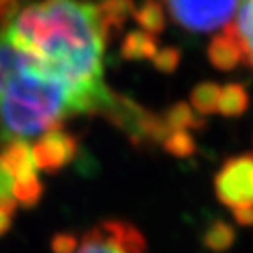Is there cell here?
<instances>
[{"label":"cell","instance_id":"9a60e30c","mask_svg":"<svg viewBox=\"0 0 253 253\" xmlns=\"http://www.w3.org/2000/svg\"><path fill=\"white\" fill-rule=\"evenodd\" d=\"M234 239H236V232L225 221H214L213 225L208 227V230L204 232V245L211 252L216 253L229 250L232 246Z\"/></svg>","mask_w":253,"mask_h":253},{"label":"cell","instance_id":"3957f363","mask_svg":"<svg viewBox=\"0 0 253 253\" xmlns=\"http://www.w3.org/2000/svg\"><path fill=\"white\" fill-rule=\"evenodd\" d=\"M72 253H146V239L132 223L107 220L88 230Z\"/></svg>","mask_w":253,"mask_h":253},{"label":"cell","instance_id":"6da1fadb","mask_svg":"<svg viewBox=\"0 0 253 253\" xmlns=\"http://www.w3.org/2000/svg\"><path fill=\"white\" fill-rule=\"evenodd\" d=\"M132 9V2H0V30L74 88L111 102L116 95L104 83V53Z\"/></svg>","mask_w":253,"mask_h":253},{"label":"cell","instance_id":"8fae6325","mask_svg":"<svg viewBox=\"0 0 253 253\" xmlns=\"http://www.w3.org/2000/svg\"><path fill=\"white\" fill-rule=\"evenodd\" d=\"M164 126L167 132H186L188 128H197V126L204 125V120L195 113L188 104L178 102L174 104L166 115L162 116Z\"/></svg>","mask_w":253,"mask_h":253},{"label":"cell","instance_id":"e0dca14e","mask_svg":"<svg viewBox=\"0 0 253 253\" xmlns=\"http://www.w3.org/2000/svg\"><path fill=\"white\" fill-rule=\"evenodd\" d=\"M164 148L174 157H190L195 151L194 137L188 132H169L167 137L164 139Z\"/></svg>","mask_w":253,"mask_h":253},{"label":"cell","instance_id":"52a82bcc","mask_svg":"<svg viewBox=\"0 0 253 253\" xmlns=\"http://www.w3.org/2000/svg\"><path fill=\"white\" fill-rule=\"evenodd\" d=\"M78 142L71 134L63 130H53L44 134L32 144V157L39 170H58L67 166L76 155Z\"/></svg>","mask_w":253,"mask_h":253},{"label":"cell","instance_id":"5b68a950","mask_svg":"<svg viewBox=\"0 0 253 253\" xmlns=\"http://www.w3.org/2000/svg\"><path fill=\"white\" fill-rule=\"evenodd\" d=\"M239 2H167L166 14L192 32L225 30L232 23Z\"/></svg>","mask_w":253,"mask_h":253},{"label":"cell","instance_id":"7c38bea8","mask_svg":"<svg viewBox=\"0 0 253 253\" xmlns=\"http://www.w3.org/2000/svg\"><path fill=\"white\" fill-rule=\"evenodd\" d=\"M248 107V93L245 86L237 83H229L220 88L216 111L223 116H241Z\"/></svg>","mask_w":253,"mask_h":253},{"label":"cell","instance_id":"ba28073f","mask_svg":"<svg viewBox=\"0 0 253 253\" xmlns=\"http://www.w3.org/2000/svg\"><path fill=\"white\" fill-rule=\"evenodd\" d=\"M208 56L213 67L218 71H232L243 62V51L236 37L229 30H221L218 36L211 39V44L208 47Z\"/></svg>","mask_w":253,"mask_h":253},{"label":"cell","instance_id":"5bb4252c","mask_svg":"<svg viewBox=\"0 0 253 253\" xmlns=\"http://www.w3.org/2000/svg\"><path fill=\"white\" fill-rule=\"evenodd\" d=\"M220 88L216 83H201L190 93V107L199 116L216 113L218 99H220Z\"/></svg>","mask_w":253,"mask_h":253},{"label":"cell","instance_id":"ac0fdd59","mask_svg":"<svg viewBox=\"0 0 253 253\" xmlns=\"http://www.w3.org/2000/svg\"><path fill=\"white\" fill-rule=\"evenodd\" d=\"M179 56L181 55H179V51L176 47H164V49H158V51L155 53L151 62L155 63V67H157L158 71L172 72L174 69L178 67Z\"/></svg>","mask_w":253,"mask_h":253},{"label":"cell","instance_id":"4fadbf2b","mask_svg":"<svg viewBox=\"0 0 253 253\" xmlns=\"http://www.w3.org/2000/svg\"><path fill=\"white\" fill-rule=\"evenodd\" d=\"M132 16L135 18V21L139 23L142 32H146L150 36H157L166 28V9L164 4H155V2H146V4L139 5V7L132 9Z\"/></svg>","mask_w":253,"mask_h":253},{"label":"cell","instance_id":"9c48e42d","mask_svg":"<svg viewBox=\"0 0 253 253\" xmlns=\"http://www.w3.org/2000/svg\"><path fill=\"white\" fill-rule=\"evenodd\" d=\"M227 30L236 37L237 44L241 47L243 62H246L253 69V0L239 2L236 16Z\"/></svg>","mask_w":253,"mask_h":253},{"label":"cell","instance_id":"ffe728a7","mask_svg":"<svg viewBox=\"0 0 253 253\" xmlns=\"http://www.w3.org/2000/svg\"><path fill=\"white\" fill-rule=\"evenodd\" d=\"M232 214L239 225H245V227L253 225V210H241V211H236V213H232Z\"/></svg>","mask_w":253,"mask_h":253},{"label":"cell","instance_id":"7a4b0ae2","mask_svg":"<svg viewBox=\"0 0 253 253\" xmlns=\"http://www.w3.org/2000/svg\"><path fill=\"white\" fill-rule=\"evenodd\" d=\"M126 100L102 102L74 88L0 30V146L37 141L76 116L100 113L118 122Z\"/></svg>","mask_w":253,"mask_h":253},{"label":"cell","instance_id":"d6986e66","mask_svg":"<svg viewBox=\"0 0 253 253\" xmlns=\"http://www.w3.org/2000/svg\"><path fill=\"white\" fill-rule=\"evenodd\" d=\"M78 245V239L71 234H63V236H56L55 243H53V248L56 253H72Z\"/></svg>","mask_w":253,"mask_h":253},{"label":"cell","instance_id":"30bf717a","mask_svg":"<svg viewBox=\"0 0 253 253\" xmlns=\"http://www.w3.org/2000/svg\"><path fill=\"white\" fill-rule=\"evenodd\" d=\"M157 51V39L142 30L130 32L122 44V55L126 60H153Z\"/></svg>","mask_w":253,"mask_h":253},{"label":"cell","instance_id":"277c9868","mask_svg":"<svg viewBox=\"0 0 253 253\" xmlns=\"http://www.w3.org/2000/svg\"><path fill=\"white\" fill-rule=\"evenodd\" d=\"M214 194L232 213L253 210V153L229 158L214 176Z\"/></svg>","mask_w":253,"mask_h":253},{"label":"cell","instance_id":"8992f818","mask_svg":"<svg viewBox=\"0 0 253 253\" xmlns=\"http://www.w3.org/2000/svg\"><path fill=\"white\" fill-rule=\"evenodd\" d=\"M4 158L5 166L11 170L16 186V201L18 204L34 206L42 195V185L37 176V167L32 157V144L27 142H14L4 148V153L0 155Z\"/></svg>","mask_w":253,"mask_h":253},{"label":"cell","instance_id":"2e32d148","mask_svg":"<svg viewBox=\"0 0 253 253\" xmlns=\"http://www.w3.org/2000/svg\"><path fill=\"white\" fill-rule=\"evenodd\" d=\"M18 201H16V186L11 170L0 157V214L12 218Z\"/></svg>","mask_w":253,"mask_h":253}]
</instances>
